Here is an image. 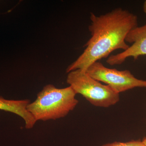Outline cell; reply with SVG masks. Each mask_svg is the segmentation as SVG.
I'll list each match as a JSON object with an SVG mask.
<instances>
[{
    "mask_svg": "<svg viewBox=\"0 0 146 146\" xmlns=\"http://www.w3.org/2000/svg\"><path fill=\"white\" fill-rule=\"evenodd\" d=\"M90 18L91 38L84 46L83 53L68 66L67 73L77 70L86 71L93 63L108 57L114 51L125 50L129 47L126 37L138 26L137 16L121 8L100 16L91 13Z\"/></svg>",
    "mask_w": 146,
    "mask_h": 146,
    "instance_id": "obj_1",
    "label": "cell"
},
{
    "mask_svg": "<svg viewBox=\"0 0 146 146\" xmlns=\"http://www.w3.org/2000/svg\"><path fill=\"white\" fill-rule=\"evenodd\" d=\"M76 94L70 86L58 89L48 84L37 94L36 100L27 106L28 111L36 121L64 117L78 104Z\"/></svg>",
    "mask_w": 146,
    "mask_h": 146,
    "instance_id": "obj_2",
    "label": "cell"
},
{
    "mask_svg": "<svg viewBox=\"0 0 146 146\" xmlns=\"http://www.w3.org/2000/svg\"><path fill=\"white\" fill-rule=\"evenodd\" d=\"M67 82L76 94H79L94 106L108 108L119 101V94L80 70L68 73Z\"/></svg>",
    "mask_w": 146,
    "mask_h": 146,
    "instance_id": "obj_3",
    "label": "cell"
},
{
    "mask_svg": "<svg viewBox=\"0 0 146 146\" xmlns=\"http://www.w3.org/2000/svg\"><path fill=\"white\" fill-rule=\"evenodd\" d=\"M86 72L91 77L105 83L118 94L136 87H146V80L136 78L128 70L110 69L98 61L90 65Z\"/></svg>",
    "mask_w": 146,
    "mask_h": 146,
    "instance_id": "obj_4",
    "label": "cell"
},
{
    "mask_svg": "<svg viewBox=\"0 0 146 146\" xmlns=\"http://www.w3.org/2000/svg\"><path fill=\"white\" fill-rule=\"evenodd\" d=\"M125 41L131 44V46L122 52L108 57L106 62L109 65H120L128 58L133 57L136 60L141 56L146 55V24L131 31L126 37Z\"/></svg>",
    "mask_w": 146,
    "mask_h": 146,
    "instance_id": "obj_5",
    "label": "cell"
},
{
    "mask_svg": "<svg viewBox=\"0 0 146 146\" xmlns=\"http://www.w3.org/2000/svg\"><path fill=\"white\" fill-rule=\"evenodd\" d=\"M30 103V101L29 100H7L0 96V110L20 116L25 121L26 128L30 129L33 127L36 121L27 109Z\"/></svg>",
    "mask_w": 146,
    "mask_h": 146,
    "instance_id": "obj_6",
    "label": "cell"
},
{
    "mask_svg": "<svg viewBox=\"0 0 146 146\" xmlns=\"http://www.w3.org/2000/svg\"><path fill=\"white\" fill-rule=\"evenodd\" d=\"M102 146H145L142 141H133L125 142H114L104 144Z\"/></svg>",
    "mask_w": 146,
    "mask_h": 146,
    "instance_id": "obj_7",
    "label": "cell"
},
{
    "mask_svg": "<svg viewBox=\"0 0 146 146\" xmlns=\"http://www.w3.org/2000/svg\"><path fill=\"white\" fill-rule=\"evenodd\" d=\"M143 10L146 15V1L144 2L143 5Z\"/></svg>",
    "mask_w": 146,
    "mask_h": 146,
    "instance_id": "obj_8",
    "label": "cell"
},
{
    "mask_svg": "<svg viewBox=\"0 0 146 146\" xmlns=\"http://www.w3.org/2000/svg\"><path fill=\"white\" fill-rule=\"evenodd\" d=\"M142 142H143V143L145 146H146V137L143 139V141H142Z\"/></svg>",
    "mask_w": 146,
    "mask_h": 146,
    "instance_id": "obj_9",
    "label": "cell"
}]
</instances>
